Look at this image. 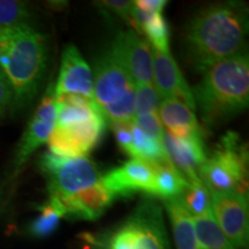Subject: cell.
<instances>
[{
  "label": "cell",
  "mask_w": 249,
  "mask_h": 249,
  "mask_svg": "<svg viewBox=\"0 0 249 249\" xmlns=\"http://www.w3.org/2000/svg\"><path fill=\"white\" fill-rule=\"evenodd\" d=\"M98 7L105 8L118 15L124 20L128 21L133 24L134 13H135V1H128V0H105V1H98Z\"/></svg>",
  "instance_id": "cell-27"
},
{
  "label": "cell",
  "mask_w": 249,
  "mask_h": 249,
  "mask_svg": "<svg viewBox=\"0 0 249 249\" xmlns=\"http://www.w3.org/2000/svg\"><path fill=\"white\" fill-rule=\"evenodd\" d=\"M154 50V49H152ZM152 85L161 99H177L195 112V101L191 87L182 71L170 53L154 50V70Z\"/></svg>",
  "instance_id": "cell-13"
},
{
  "label": "cell",
  "mask_w": 249,
  "mask_h": 249,
  "mask_svg": "<svg viewBox=\"0 0 249 249\" xmlns=\"http://www.w3.org/2000/svg\"><path fill=\"white\" fill-rule=\"evenodd\" d=\"M164 202L172 224L173 239L177 249H200L196 239L193 217L185 209L179 197Z\"/></svg>",
  "instance_id": "cell-19"
},
{
  "label": "cell",
  "mask_w": 249,
  "mask_h": 249,
  "mask_svg": "<svg viewBox=\"0 0 249 249\" xmlns=\"http://www.w3.org/2000/svg\"><path fill=\"white\" fill-rule=\"evenodd\" d=\"M107 249H171L160 205L143 201L108 236Z\"/></svg>",
  "instance_id": "cell-6"
},
{
  "label": "cell",
  "mask_w": 249,
  "mask_h": 249,
  "mask_svg": "<svg viewBox=\"0 0 249 249\" xmlns=\"http://www.w3.org/2000/svg\"><path fill=\"white\" fill-rule=\"evenodd\" d=\"M55 123V90L53 83L46 88L42 101L30 118L26 129L18 142L8 172V181H13L30 160L34 152L45 144Z\"/></svg>",
  "instance_id": "cell-9"
},
{
  "label": "cell",
  "mask_w": 249,
  "mask_h": 249,
  "mask_svg": "<svg viewBox=\"0 0 249 249\" xmlns=\"http://www.w3.org/2000/svg\"><path fill=\"white\" fill-rule=\"evenodd\" d=\"M248 8L244 2L226 1L208 6L192 18L186 31L191 61L198 71L245 52Z\"/></svg>",
  "instance_id": "cell-1"
},
{
  "label": "cell",
  "mask_w": 249,
  "mask_h": 249,
  "mask_svg": "<svg viewBox=\"0 0 249 249\" xmlns=\"http://www.w3.org/2000/svg\"><path fill=\"white\" fill-rule=\"evenodd\" d=\"M202 79L192 90L195 108L207 127H218L244 112L249 103L247 52L224 59L201 71Z\"/></svg>",
  "instance_id": "cell-3"
},
{
  "label": "cell",
  "mask_w": 249,
  "mask_h": 249,
  "mask_svg": "<svg viewBox=\"0 0 249 249\" xmlns=\"http://www.w3.org/2000/svg\"><path fill=\"white\" fill-rule=\"evenodd\" d=\"M50 197L61 205L66 217L85 220L98 219L114 201L113 195L102 181L74 194Z\"/></svg>",
  "instance_id": "cell-16"
},
{
  "label": "cell",
  "mask_w": 249,
  "mask_h": 249,
  "mask_svg": "<svg viewBox=\"0 0 249 249\" xmlns=\"http://www.w3.org/2000/svg\"><path fill=\"white\" fill-rule=\"evenodd\" d=\"M50 196H64L89 188L101 181L102 174L88 157L65 158L46 151L39 157Z\"/></svg>",
  "instance_id": "cell-7"
},
{
  "label": "cell",
  "mask_w": 249,
  "mask_h": 249,
  "mask_svg": "<svg viewBox=\"0 0 249 249\" xmlns=\"http://www.w3.org/2000/svg\"><path fill=\"white\" fill-rule=\"evenodd\" d=\"M133 27L139 35L144 34L148 37L152 49L170 53V28L163 13L147 14L135 6Z\"/></svg>",
  "instance_id": "cell-18"
},
{
  "label": "cell",
  "mask_w": 249,
  "mask_h": 249,
  "mask_svg": "<svg viewBox=\"0 0 249 249\" xmlns=\"http://www.w3.org/2000/svg\"><path fill=\"white\" fill-rule=\"evenodd\" d=\"M130 126H132V123H111L118 147L128 156H132L133 148V135Z\"/></svg>",
  "instance_id": "cell-28"
},
{
  "label": "cell",
  "mask_w": 249,
  "mask_h": 249,
  "mask_svg": "<svg viewBox=\"0 0 249 249\" xmlns=\"http://www.w3.org/2000/svg\"><path fill=\"white\" fill-rule=\"evenodd\" d=\"M93 101L108 123H133L135 83L110 51L96 62Z\"/></svg>",
  "instance_id": "cell-4"
},
{
  "label": "cell",
  "mask_w": 249,
  "mask_h": 249,
  "mask_svg": "<svg viewBox=\"0 0 249 249\" xmlns=\"http://www.w3.org/2000/svg\"><path fill=\"white\" fill-rule=\"evenodd\" d=\"M133 123L145 134H148L149 136L160 142H164L165 130L160 117H158V113H148L135 117Z\"/></svg>",
  "instance_id": "cell-26"
},
{
  "label": "cell",
  "mask_w": 249,
  "mask_h": 249,
  "mask_svg": "<svg viewBox=\"0 0 249 249\" xmlns=\"http://www.w3.org/2000/svg\"><path fill=\"white\" fill-rule=\"evenodd\" d=\"M179 200L192 217H198L213 211L211 208V193L202 180L189 182Z\"/></svg>",
  "instance_id": "cell-23"
},
{
  "label": "cell",
  "mask_w": 249,
  "mask_h": 249,
  "mask_svg": "<svg viewBox=\"0 0 249 249\" xmlns=\"http://www.w3.org/2000/svg\"><path fill=\"white\" fill-rule=\"evenodd\" d=\"M200 179L210 193L248 196V152L238 134L229 132L202 165Z\"/></svg>",
  "instance_id": "cell-5"
},
{
  "label": "cell",
  "mask_w": 249,
  "mask_h": 249,
  "mask_svg": "<svg viewBox=\"0 0 249 249\" xmlns=\"http://www.w3.org/2000/svg\"><path fill=\"white\" fill-rule=\"evenodd\" d=\"M49 64V40L31 24L0 29V71L11 86V110L21 112L38 95Z\"/></svg>",
  "instance_id": "cell-2"
},
{
  "label": "cell",
  "mask_w": 249,
  "mask_h": 249,
  "mask_svg": "<svg viewBox=\"0 0 249 249\" xmlns=\"http://www.w3.org/2000/svg\"><path fill=\"white\" fill-rule=\"evenodd\" d=\"M160 98L154 85L135 86L134 118L148 113H158Z\"/></svg>",
  "instance_id": "cell-25"
},
{
  "label": "cell",
  "mask_w": 249,
  "mask_h": 249,
  "mask_svg": "<svg viewBox=\"0 0 249 249\" xmlns=\"http://www.w3.org/2000/svg\"><path fill=\"white\" fill-rule=\"evenodd\" d=\"M200 249H201V248H200Z\"/></svg>",
  "instance_id": "cell-31"
},
{
  "label": "cell",
  "mask_w": 249,
  "mask_h": 249,
  "mask_svg": "<svg viewBox=\"0 0 249 249\" xmlns=\"http://www.w3.org/2000/svg\"><path fill=\"white\" fill-rule=\"evenodd\" d=\"M154 176V164L132 158L102 176L101 181L114 198L127 197L138 192L147 194Z\"/></svg>",
  "instance_id": "cell-12"
},
{
  "label": "cell",
  "mask_w": 249,
  "mask_h": 249,
  "mask_svg": "<svg viewBox=\"0 0 249 249\" xmlns=\"http://www.w3.org/2000/svg\"><path fill=\"white\" fill-rule=\"evenodd\" d=\"M107 130L103 114L90 119L55 124L48 140L49 152L59 157L79 158L88 155L97 147Z\"/></svg>",
  "instance_id": "cell-8"
},
{
  "label": "cell",
  "mask_w": 249,
  "mask_h": 249,
  "mask_svg": "<svg viewBox=\"0 0 249 249\" xmlns=\"http://www.w3.org/2000/svg\"><path fill=\"white\" fill-rule=\"evenodd\" d=\"M130 127H132L133 135V148L130 157L138 158V160L154 165L171 163L164 142L149 136L134 123H132Z\"/></svg>",
  "instance_id": "cell-21"
},
{
  "label": "cell",
  "mask_w": 249,
  "mask_h": 249,
  "mask_svg": "<svg viewBox=\"0 0 249 249\" xmlns=\"http://www.w3.org/2000/svg\"><path fill=\"white\" fill-rule=\"evenodd\" d=\"M136 85H152L154 50L136 31H121L108 50Z\"/></svg>",
  "instance_id": "cell-11"
},
{
  "label": "cell",
  "mask_w": 249,
  "mask_h": 249,
  "mask_svg": "<svg viewBox=\"0 0 249 249\" xmlns=\"http://www.w3.org/2000/svg\"><path fill=\"white\" fill-rule=\"evenodd\" d=\"M188 185L172 163L155 165V176L147 194L164 201L179 197Z\"/></svg>",
  "instance_id": "cell-20"
},
{
  "label": "cell",
  "mask_w": 249,
  "mask_h": 249,
  "mask_svg": "<svg viewBox=\"0 0 249 249\" xmlns=\"http://www.w3.org/2000/svg\"><path fill=\"white\" fill-rule=\"evenodd\" d=\"M12 103H13V92L11 86L0 71V118L4 117L7 110L12 107Z\"/></svg>",
  "instance_id": "cell-29"
},
{
  "label": "cell",
  "mask_w": 249,
  "mask_h": 249,
  "mask_svg": "<svg viewBox=\"0 0 249 249\" xmlns=\"http://www.w3.org/2000/svg\"><path fill=\"white\" fill-rule=\"evenodd\" d=\"M33 17L30 6L18 0H0V29L30 24Z\"/></svg>",
  "instance_id": "cell-24"
},
{
  "label": "cell",
  "mask_w": 249,
  "mask_h": 249,
  "mask_svg": "<svg viewBox=\"0 0 249 249\" xmlns=\"http://www.w3.org/2000/svg\"><path fill=\"white\" fill-rule=\"evenodd\" d=\"M213 214L235 249L247 248L249 239L248 196L239 193H211Z\"/></svg>",
  "instance_id": "cell-10"
},
{
  "label": "cell",
  "mask_w": 249,
  "mask_h": 249,
  "mask_svg": "<svg viewBox=\"0 0 249 249\" xmlns=\"http://www.w3.org/2000/svg\"><path fill=\"white\" fill-rule=\"evenodd\" d=\"M164 145L171 163L187 182L201 180L198 172L208 158L203 134H195L188 138L177 139L165 133Z\"/></svg>",
  "instance_id": "cell-15"
},
{
  "label": "cell",
  "mask_w": 249,
  "mask_h": 249,
  "mask_svg": "<svg viewBox=\"0 0 249 249\" xmlns=\"http://www.w3.org/2000/svg\"><path fill=\"white\" fill-rule=\"evenodd\" d=\"M158 117L166 128V134L177 139L202 134L195 112L177 99H161Z\"/></svg>",
  "instance_id": "cell-17"
},
{
  "label": "cell",
  "mask_w": 249,
  "mask_h": 249,
  "mask_svg": "<svg viewBox=\"0 0 249 249\" xmlns=\"http://www.w3.org/2000/svg\"><path fill=\"white\" fill-rule=\"evenodd\" d=\"M61 205L54 198L49 197L44 204L40 205L39 214L30 224V234L36 238H45L57 231L60 220L65 218Z\"/></svg>",
  "instance_id": "cell-22"
},
{
  "label": "cell",
  "mask_w": 249,
  "mask_h": 249,
  "mask_svg": "<svg viewBox=\"0 0 249 249\" xmlns=\"http://www.w3.org/2000/svg\"><path fill=\"white\" fill-rule=\"evenodd\" d=\"M169 1L166 0H138L135 1V6L140 11L147 14L163 13V9L166 7Z\"/></svg>",
  "instance_id": "cell-30"
},
{
  "label": "cell",
  "mask_w": 249,
  "mask_h": 249,
  "mask_svg": "<svg viewBox=\"0 0 249 249\" xmlns=\"http://www.w3.org/2000/svg\"><path fill=\"white\" fill-rule=\"evenodd\" d=\"M55 96L71 93L93 99V75L88 62L74 44H68L61 55Z\"/></svg>",
  "instance_id": "cell-14"
}]
</instances>
